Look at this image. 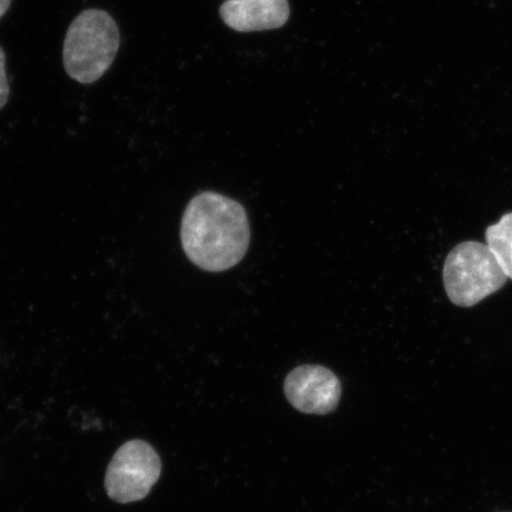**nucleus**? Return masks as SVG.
Listing matches in <instances>:
<instances>
[{
    "label": "nucleus",
    "instance_id": "1",
    "mask_svg": "<svg viewBox=\"0 0 512 512\" xmlns=\"http://www.w3.org/2000/svg\"><path fill=\"white\" fill-rule=\"evenodd\" d=\"M181 240L185 254L201 270H230L246 255L251 242L246 210L232 198L202 192L184 211Z\"/></svg>",
    "mask_w": 512,
    "mask_h": 512
},
{
    "label": "nucleus",
    "instance_id": "2",
    "mask_svg": "<svg viewBox=\"0 0 512 512\" xmlns=\"http://www.w3.org/2000/svg\"><path fill=\"white\" fill-rule=\"evenodd\" d=\"M120 48V31L105 10L88 9L76 17L63 44V66L70 79L91 85L112 67Z\"/></svg>",
    "mask_w": 512,
    "mask_h": 512
},
{
    "label": "nucleus",
    "instance_id": "9",
    "mask_svg": "<svg viewBox=\"0 0 512 512\" xmlns=\"http://www.w3.org/2000/svg\"><path fill=\"white\" fill-rule=\"evenodd\" d=\"M12 0H0V18H3V16L8 12L10 9Z\"/></svg>",
    "mask_w": 512,
    "mask_h": 512
},
{
    "label": "nucleus",
    "instance_id": "4",
    "mask_svg": "<svg viewBox=\"0 0 512 512\" xmlns=\"http://www.w3.org/2000/svg\"><path fill=\"white\" fill-rule=\"evenodd\" d=\"M162 473L158 453L144 440H131L115 452L108 464L105 489L112 501L128 504L143 501Z\"/></svg>",
    "mask_w": 512,
    "mask_h": 512
},
{
    "label": "nucleus",
    "instance_id": "6",
    "mask_svg": "<svg viewBox=\"0 0 512 512\" xmlns=\"http://www.w3.org/2000/svg\"><path fill=\"white\" fill-rule=\"evenodd\" d=\"M220 15L230 29L239 32L284 27L290 17L287 0H227Z\"/></svg>",
    "mask_w": 512,
    "mask_h": 512
},
{
    "label": "nucleus",
    "instance_id": "8",
    "mask_svg": "<svg viewBox=\"0 0 512 512\" xmlns=\"http://www.w3.org/2000/svg\"><path fill=\"white\" fill-rule=\"evenodd\" d=\"M6 56L0 47V111L8 104L10 96V83L5 69Z\"/></svg>",
    "mask_w": 512,
    "mask_h": 512
},
{
    "label": "nucleus",
    "instance_id": "3",
    "mask_svg": "<svg viewBox=\"0 0 512 512\" xmlns=\"http://www.w3.org/2000/svg\"><path fill=\"white\" fill-rule=\"evenodd\" d=\"M508 277L495 255L484 243H460L448 254L444 267V284L448 298L463 307L475 306L507 283Z\"/></svg>",
    "mask_w": 512,
    "mask_h": 512
},
{
    "label": "nucleus",
    "instance_id": "5",
    "mask_svg": "<svg viewBox=\"0 0 512 512\" xmlns=\"http://www.w3.org/2000/svg\"><path fill=\"white\" fill-rule=\"evenodd\" d=\"M285 395L291 405L305 414L334 412L342 395L338 377L322 366H300L287 375Z\"/></svg>",
    "mask_w": 512,
    "mask_h": 512
},
{
    "label": "nucleus",
    "instance_id": "7",
    "mask_svg": "<svg viewBox=\"0 0 512 512\" xmlns=\"http://www.w3.org/2000/svg\"><path fill=\"white\" fill-rule=\"evenodd\" d=\"M485 240L505 275L512 279V213L486 229Z\"/></svg>",
    "mask_w": 512,
    "mask_h": 512
}]
</instances>
